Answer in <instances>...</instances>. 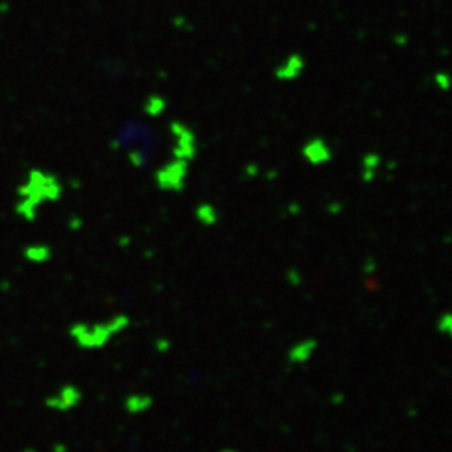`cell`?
Listing matches in <instances>:
<instances>
[{
	"mask_svg": "<svg viewBox=\"0 0 452 452\" xmlns=\"http://www.w3.org/2000/svg\"><path fill=\"white\" fill-rule=\"evenodd\" d=\"M302 159L307 165L320 167L329 165L333 159V150L330 146V143L327 141L322 136H314V138L307 139L303 143L302 150H300Z\"/></svg>",
	"mask_w": 452,
	"mask_h": 452,
	"instance_id": "cell-1",
	"label": "cell"
},
{
	"mask_svg": "<svg viewBox=\"0 0 452 452\" xmlns=\"http://www.w3.org/2000/svg\"><path fill=\"white\" fill-rule=\"evenodd\" d=\"M303 72H305V59L298 54H294V56H288L282 64L276 65L275 79L278 83H291V81H297Z\"/></svg>",
	"mask_w": 452,
	"mask_h": 452,
	"instance_id": "cell-2",
	"label": "cell"
},
{
	"mask_svg": "<svg viewBox=\"0 0 452 452\" xmlns=\"http://www.w3.org/2000/svg\"><path fill=\"white\" fill-rule=\"evenodd\" d=\"M315 349H317V342L314 338H305V340H300L288 350V360L291 364H303L309 358L314 356Z\"/></svg>",
	"mask_w": 452,
	"mask_h": 452,
	"instance_id": "cell-3",
	"label": "cell"
},
{
	"mask_svg": "<svg viewBox=\"0 0 452 452\" xmlns=\"http://www.w3.org/2000/svg\"><path fill=\"white\" fill-rule=\"evenodd\" d=\"M382 165V156L376 151H370V153H365L364 158H362L360 167H362V179L365 183H372L373 179L377 178V173H379V167Z\"/></svg>",
	"mask_w": 452,
	"mask_h": 452,
	"instance_id": "cell-4",
	"label": "cell"
},
{
	"mask_svg": "<svg viewBox=\"0 0 452 452\" xmlns=\"http://www.w3.org/2000/svg\"><path fill=\"white\" fill-rule=\"evenodd\" d=\"M435 325H438V330L440 333L452 338V311H444V314H440Z\"/></svg>",
	"mask_w": 452,
	"mask_h": 452,
	"instance_id": "cell-5",
	"label": "cell"
},
{
	"mask_svg": "<svg viewBox=\"0 0 452 452\" xmlns=\"http://www.w3.org/2000/svg\"><path fill=\"white\" fill-rule=\"evenodd\" d=\"M434 85L439 89V91L447 92L449 89H452V77L446 72H438L434 76Z\"/></svg>",
	"mask_w": 452,
	"mask_h": 452,
	"instance_id": "cell-6",
	"label": "cell"
},
{
	"mask_svg": "<svg viewBox=\"0 0 452 452\" xmlns=\"http://www.w3.org/2000/svg\"><path fill=\"white\" fill-rule=\"evenodd\" d=\"M287 282L288 285L291 287H300L303 282V276H302V271H298L297 268H290V270H287Z\"/></svg>",
	"mask_w": 452,
	"mask_h": 452,
	"instance_id": "cell-7",
	"label": "cell"
}]
</instances>
